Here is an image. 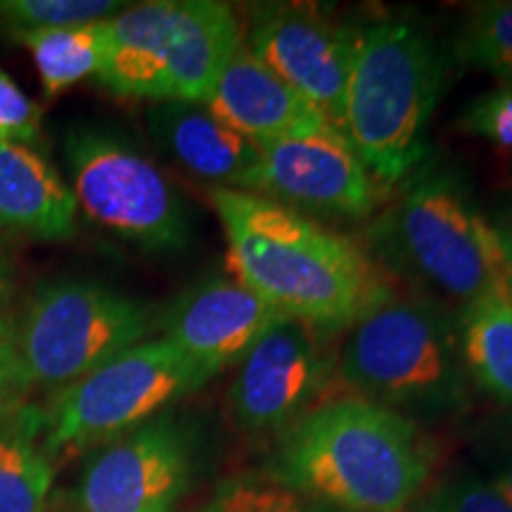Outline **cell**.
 Instances as JSON below:
<instances>
[{
  "instance_id": "4fadbf2b",
  "label": "cell",
  "mask_w": 512,
  "mask_h": 512,
  "mask_svg": "<svg viewBox=\"0 0 512 512\" xmlns=\"http://www.w3.org/2000/svg\"><path fill=\"white\" fill-rule=\"evenodd\" d=\"M283 318L233 275H209L178 294L155 323L164 339L207 373L219 375L228 366H240Z\"/></svg>"
},
{
  "instance_id": "cb8c5ba5",
  "label": "cell",
  "mask_w": 512,
  "mask_h": 512,
  "mask_svg": "<svg viewBox=\"0 0 512 512\" xmlns=\"http://www.w3.org/2000/svg\"><path fill=\"white\" fill-rule=\"evenodd\" d=\"M411 512H512V505L505 501L501 491L491 482L456 475L448 477L430 491H422Z\"/></svg>"
},
{
  "instance_id": "8fae6325",
  "label": "cell",
  "mask_w": 512,
  "mask_h": 512,
  "mask_svg": "<svg viewBox=\"0 0 512 512\" xmlns=\"http://www.w3.org/2000/svg\"><path fill=\"white\" fill-rule=\"evenodd\" d=\"M247 48L342 131L361 29L311 3H252Z\"/></svg>"
},
{
  "instance_id": "e0dca14e",
  "label": "cell",
  "mask_w": 512,
  "mask_h": 512,
  "mask_svg": "<svg viewBox=\"0 0 512 512\" xmlns=\"http://www.w3.org/2000/svg\"><path fill=\"white\" fill-rule=\"evenodd\" d=\"M79 204L36 147L0 143V230L34 240L74 238Z\"/></svg>"
},
{
  "instance_id": "7402d4cb",
  "label": "cell",
  "mask_w": 512,
  "mask_h": 512,
  "mask_svg": "<svg viewBox=\"0 0 512 512\" xmlns=\"http://www.w3.org/2000/svg\"><path fill=\"white\" fill-rule=\"evenodd\" d=\"M195 512H344L313 501L268 475L230 477L216 486L207 503Z\"/></svg>"
},
{
  "instance_id": "ac0fdd59",
  "label": "cell",
  "mask_w": 512,
  "mask_h": 512,
  "mask_svg": "<svg viewBox=\"0 0 512 512\" xmlns=\"http://www.w3.org/2000/svg\"><path fill=\"white\" fill-rule=\"evenodd\" d=\"M460 354L467 377L503 406H512V302L489 294L465 304L458 318Z\"/></svg>"
},
{
  "instance_id": "30bf717a",
  "label": "cell",
  "mask_w": 512,
  "mask_h": 512,
  "mask_svg": "<svg viewBox=\"0 0 512 512\" xmlns=\"http://www.w3.org/2000/svg\"><path fill=\"white\" fill-rule=\"evenodd\" d=\"M259 164L242 190L299 214L366 221L382 202V185L337 126L313 128L259 145Z\"/></svg>"
},
{
  "instance_id": "3957f363",
  "label": "cell",
  "mask_w": 512,
  "mask_h": 512,
  "mask_svg": "<svg viewBox=\"0 0 512 512\" xmlns=\"http://www.w3.org/2000/svg\"><path fill=\"white\" fill-rule=\"evenodd\" d=\"M444 76L446 57L420 24L389 17L361 29L342 133L382 190L403 185L425 162Z\"/></svg>"
},
{
  "instance_id": "f1b7e54d",
  "label": "cell",
  "mask_w": 512,
  "mask_h": 512,
  "mask_svg": "<svg viewBox=\"0 0 512 512\" xmlns=\"http://www.w3.org/2000/svg\"><path fill=\"white\" fill-rule=\"evenodd\" d=\"M496 228V235H498V242H501V249H503V256H505V264H508V271L512 273V211L505 219L498 223Z\"/></svg>"
},
{
  "instance_id": "9a60e30c",
  "label": "cell",
  "mask_w": 512,
  "mask_h": 512,
  "mask_svg": "<svg viewBox=\"0 0 512 512\" xmlns=\"http://www.w3.org/2000/svg\"><path fill=\"white\" fill-rule=\"evenodd\" d=\"M147 126L166 155L214 188L242 190L259 164V143L223 124L202 102H152Z\"/></svg>"
},
{
  "instance_id": "44dd1931",
  "label": "cell",
  "mask_w": 512,
  "mask_h": 512,
  "mask_svg": "<svg viewBox=\"0 0 512 512\" xmlns=\"http://www.w3.org/2000/svg\"><path fill=\"white\" fill-rule=\"evenodd\" d=\"M453 57L512 83V0L472 5L453 38Z\"/></svg>"
},
{
  "instance_id": "6da1fadb",
  "label": "cell",
  "mask_w": 512,
  "mask_h": 512,
  "mask_svg": "<svg viewBox=\"0 0 512 512\" xmlns=\"http://www.w3.org/2000/svg\"><path fill=\"white\" fill-rule=\"evenodd\" d=\"M209 200L233 278L280 316L332 335L394 297L366 249L311 216L245 190L211 188Z\"/></svg>"
},
{
  "instance_id": "603a6c76",
  "label": "cell",
  "mask_w": 512,
  "mask_h": 512,
  "mask_svg": "<svg viewBox=\"0 0 512 512\" xmlns=\"http://www.w3.org/2000/svg\"><path fill=\"white\" fill-rule=\"evenodd\" d=\"M126 8L114 0H0V24L12 34L105 22Z\"/></svg>"
},
{
  "instance_id": "484cf974",
  "label": "cell",
  "mask_w": 512,
  "mask_h": 512,
  "mask_svg": "<svg viewBox=\"0 0 512 512\" xmlns=\"http://www.w3.org/2000/svg\"><path fill=\"white\" fill-rule=\"evenodd\" d=\"M41 133V107L0 69V143L36 147Z\"/></svg>"
},
{
  "instance_id": "7c38bea8",
  "label": "cell",
  "mask_w": 512,
  "mask_h": 512,
  "mask_svg": "<svg viewBox=\"0 0 512 512\" xmlns=\"http://www.w3.org/2000/svg\"><path fill=\"white\" fill-rule=\"evenodd\" d=\"M335 373L328 332L283 318L240 363L228 392L230 415L247 434L285 432L311 411Z\"/></svg>"
},
{
  "instance_id": "277c9868",
  "label": "cell",
  "mask_w": 512,
  "mask_h": 512,
  "mask_svg": "<svg viewBox=\"0 0 512 512\" xmlns=\"http://www.w3.org/2000/svg\"><path fill=\"white\" fill-rule=\"evenodd\" d=\"M363 238L382 271L432 292L465 304L508 294L510 271L496 228L451 169L415 171Z\"/></svg>"
},
{
  "instance_id": "9c48e42d",
  "label": "cell",
  "mask_w": 512,
  "mask_h": 512,
  "mask_svg": "<svg viewBox=\"0 0 512 512\" xmlns=\"http://www.w3.org/2000/svg\"><path fill=\"white\" fill-rule=\"evenodd\" d=\"M197 467L192 430L162 413L102 444L74 489L79 512H176Z\"/></svg>"
},
{
  "instance_id": "5bb4252c",
  "label": "cell",
  "mask_w": 512,
  "mask_h": 512,
  "mask_svg": "<svg viewBox=\"0 0 512 512\" xmlns=\"http://www.w3.org/2000/svg\"><path fill=\"white\" fill-rule=\"evenodd\" d=\"M204 105L259 145L330 124L318 107L254 57L247 43L226 62Z\"/></svg>"
},
{
  "instance_id": "7a4b0ae2",
  "label": "cell",
  "mask_w": 512,
  "mask_h": 512,
  "mask_svg": "<svg viewBox=\"0 0 512 512\" xmlns=\"http://www.w3.org/2000/svg\"><path fill=\"white\" fill-rule=\"evenodd\" d=\"M434 470V448L413 418L344 396L313 406L285 432L268 477L344 512H403Z\"/></svg>"
},
{
  "instance_id": "4316f807",
  "label": "cell",
  "mask_w": 512,
  "mask_h": 512,
  "mask_svg": "<svg viewBox=\"0 0 512 512\" xmlns=\"http://www.w3.org/2000/svg\"><path fill=\"white\" fill-rule=\"evenodd\" d=\"M29 392L27 380H24L22 363H19L15 332L12 323L5 320L0 323V418L22 406V396Z\"/></svg>"
},
{
  "instance_id": "83f0119b",
  "label": "cell",
  "mask_w": 512,
  "mask_h": 512,
  "mask_svg": "<svg viewBox=\"0 0 512 512\" xmlns=\"http://www.w3.org/2000/svg\"><path fill=\"white\" fill-rule=\"evenodd\" d=\"M12 297V268L8 261V254L0 247V323H5V309H8Z\"/></svg>"
},
{
  "instance_id": "8992f818",
  "label": "cell",
  "mask_w": 512,
  "mask_h": 512,
  "mask_svg": "<svg viewBox=\"0 0 512 512\" xmlns=\"http://www.w3.org/2000/svg\"><path fill=\"white\" fill-rule=\"evenodd\" d=\"M155 316L136 297L88 278H60L31 294L15 325L27 387L62 392L145 342Z\"/></svg>"
},
{
  "instance_id": "f546056e",
  "label": "cell",
  "mask_w": 512,
  "mask_h": 512,
  "mask_svg": "<svg viewBox=\"0 0 512 512\" xmlns=\"http://www.w3.org/2000/svg\"><path fill=\"white\" fill-rule=\"evenodd\" d=\"M494 486H496L498 491H501L505 501H508V503L512 505V458H510V460H505L501 470H498Z\"/></svg>"
},
{
  "instance_id": "4dcf8cb0",
  "label": "cell",
  "mask_w": 512,
  "mask_h": 512,
  "mask_svg": "<svg viewBox=\"0 0 512 512\" xmlns=\"http://www.w3.org/2000/svg\"><path fill=\"white\" fill-rule=\"evenodd\" d=\"M508 297H510V302H512V273L508 275Z\"/></svg>"
},
{
  "instance_id": "52a82bcc",
  "label": "cell",
  "mask_w": 512,
  "mask_h": 512,
  "mask_svg": "<svg viewBox=\"0 0 512 512\" xmlns=\"http://www.w3.org/2000/svg\"><path fill=\"white\" fill-rule=\"evenodd\" d=\"M211 377L169 339H145L53 394L43 413V451L55 460L107 444L162 415Z\"/></svg>"
},
{
  "instance_id": "2e32d148",
  "label": "cell",
  "mask_w": 512,
  "mask_h": 512,
  "mask_svg": "<svg viewBox=\"0 0 512 512\" xmlns=\"http://www.w3.org/2000/svg\"><path fill=\"white\" fill-rule=\"evenodd\" d=\"M178 0L126 5L107 19V55L95 79L121 98L166 100Z\"/></svg>"
},
{
  "instance_id": "d6986e66",
  "label": "cell",
  "mask_w": 512,
  "mask_h": 512,
  "mask_svg": "<svg viewBox=\"0 0 512 512\" xmlns=\"http://www.w3.org/2000/svg\"><path fill=\"white\" fill-rule=\"evenodd\" d=\"M43 413L19 406L0 418V512H46L53 460L38 448Z\"/></svg>"
},
{
  "instance_id": "d4e9b609",
  "label": "cell",
  "mask_w": 512,
  "mask_h": 512,
  "mask_svg": "<svg viewBox=\"0 0 512 512\" xmlns=\"http://www.w3.org/2000/svg\"><path fill=\"white\" fill-rule=\"evenodd\" d=\"M458 128L512 150V83L503 81L501 86L475 95L460 112Z\"/></svg>"
},
{
  "instance_id": "ffe728a7",
  "label": "cell",
  "mask_w": 512,
  "mask_h": 512,
  "mask_svg": "<svg viewBox=\"0 0 512 512\" xmlns=\"http://www.w3.org/2000/svg\"><path fill=\"white\" fill-rule=\"evenodd\" d=\"M15 38L34 57L43 88L55 98L79 81L98 76L107 55V19L81 27L27 31Z\"/></svg>"
},
{
  "instance_id": "5b68a950",
  "label": "cell",
  "mask_w": 512,
  "mask_h": 512,
  "mask_svg": "<svg viewBox=\"0 0 512 512\" xmlns=\"http://www.w3.org/2000/svg\"><path fill=\"white\" fill-rule=\"evenodd\" d=\"M337 375L361 399L427 415L467 401L458 323L430 297L387 299L349 328Z\"/></svg>"
},
{
  "instance_id": "ba28073f",
  "label": "cell",
  "mask_w": 512,
  "mask_h": 512,
  "mask_svg": "<svg viewBox=\"0 0 512 512\" xmlns=\"http://www.w3.org/2000/svg\"><path fill=\"white\" fill-rule=\"evenodd\" d=\"M64 162L76 204L93 223L147 252H181L190 240L183 197L140 147L98 126H74Z\"/></svg>"
}]
</instances>
